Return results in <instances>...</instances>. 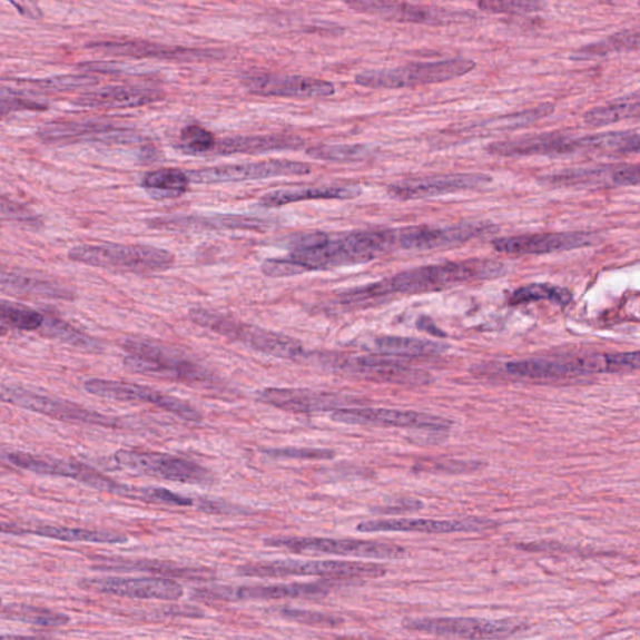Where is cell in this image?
I'll return each mask as SVG.
<instances>
[{"mask_svg":"<svg viewBox=\"0 0 640 640\" xmlns=\"http://www.w3.org/2000/svg\"><path fill=\"white\" fill-rule=\"evenodd\" d=\"M618 168V167H617ZM617 168H584V169H573L565 170L550 178L553 185L562 186H592L601 185L607 180L612 181L616 185V173Z\"/></svg>","mask_w":640,"mask_h":640,"instance_id":"cell-45","label":"cell"},{"mask_svg":"<svg viewBox=\"0 0 640 640\" xmlns=\"http://www.w3.org/2000/svg\"><path fill=\"white\" fill-rule=\"evenodd\" d=\"M328 583L270 585H216L195 589L193 597L203 602L278 601V599H322L331 592Z\"/></svg>","mask_w":640,"mask_h":640,"instance_id":"cell-10","label":"cell"},{"mask_svg":"<svg viewBox=\"0 0 640 640\" xmlns=\"http://www.w3.org/2000/svg\"><path fill=\"white\" fill-rule=\"evenodd\" d=\"M68 258L90 267L135 274L158 273L175 266V254L135 244H83L68 253Z\"/></svg>","mask_w":640,"mask_h":640,"instance_id":"cell-5","label":"cell"},{"mask_svg":"<svg viewBox=\"0 0 640 640\" xmlns=\"http://www.w3.org/2000/svg\"><path fill=\"white\" fill-rule=\"evenodd\" d=\"M258 400L274 408L297 414L334 412L358 404L349 395L298 388H266L258 393Z\"/></svg>","mask_w":640,"mask_h":640,"instance_id":"cell-22","label":"cell"},{"mask_svg":"<svg viewBox=\"0 0 640 640\" xmlns=\"http://www.w3.org/2000/svg\"><path fill=\"white\" fill-rule=\"evenodd\" d=\"M491 178L484 175H452L408 179L390 187V195L401 200H413L452 195L490 185Z\"/></svg>","mask_w":640,"mask_h":640,"instance_id":"cell-24","label":"cell"},{"mask_svg":"<svg viewBox=\"0 0 640 640\" xmlns=\"http://www.w3.org/2000/svg\"><path fill=\"white\" fill-rule=\"evenodd\" d=\"M95 52L111 57L169 60V62H209L225 58L217 49L187 48L140 39H108L88 45Z\"/></svg>","mask_w":640,"mask_h":640,"instance_id":"cell-11","label":"cell"},{"mask_svg":"<svg viewBox=\"0 0 640 640\" xmlns=\"http://www.w3.org/2000/svg\"><path fill=\"white\" fill-rule=\"evenodd\" d=\"M307 154L318 160L354 163L370 158L372 150L364 146L337 145L312 147L307 150Z\"/></svg>","mask_w":640,"mask_h":640,"instance_id":"cell-48","label":"cell"},{"mask_svg":"<svg viewBox=\"0 0 640 640\" xmlns=\"http://www.w3.org/2000/svg\"><path fill=\"white\" fill-rule=\"evenodd\" d=\"M508 373L528 380H562L581 375L573 360H528L505 365Z\"/></svg>","mask_w":640,"mask_h":640,"instance_id":"cell-36","label":"cell"},{"mask_svg":"<svg viewBox=\"0 0 640 640\" xmlns=\"http://www.w3.org/2000/svg\"><path fill=\"white\" fill-rule=\"evenodd\" d=\"M8 464L17 469L46 475L66 476L90 486L99 472L76 461L49 459L24 452H10L7 455Z\"/></svg>","mask_w":640,"mask_h":640,"instance_id":"cell-31","label":"cell"},{"mask_svg":"<svg viewBox=\"0 0 640 640\" xmlns=\"http://www.w3.org/2000/svg\"><path fill=\"white\" fill-rule=\"evenodd\" d=\"M419 327L420 329H423L431 334L443 335V333L439 328H436L435 325L430 319L425 318L420 319Z\"/></svg>","mask_w":640,"mask_h":640,"instance_id":"cell-58","label":"cell"},{"mask_svg":"<svg viewBox=\"0 0 640 640\" xmlns=\"http://www.w3.org/2000/svg\"><path fill=\"white\" fill-rule=\"evenodd\" d=\"M273 459L302 460V461H325L333 460L335 453L331 450L319 449H276L264 451Z\"/></svg>","mask_w":640,"mask_h":640,"instance_id":"cell-53","label":"cell"},{"mask_svg":"<svg viewBox=\"0 0 640 640\" xmlns=\"http://www.w3.org/2000/svg\"><path fill=\"white\" fill-rule=\"evenodd\" d=\"M135 500L171 506L196 505L195 500H191V498L157 486L137 488Z\"/></svg>","mask_w":640,"mask_h":640,"instance_id":"cell-51","label":"cell"},{"mask_svg":"<svg viewBox=\"0 0 640 640\" xmlns=\"http://www.w3.org/2000/svg\"><path fill=\"white\" fill-rule=\"evenodd\" d=\"M0 605H2V599H0Z\"/></svg>","mask_w":640,"mask_h":640,"instance_id":"cell-62","label":"cell"},{"mask_svg":"<svg viewBox=\"0 0 640 640\" xmlns=\"http://www.w3.org/2000/svg\"><path fill=\"white\" fill-rule=\"evenodd\" d=\"M488 151L502 157L562 156L583 151L582 138L545 134L521 139L498 141Z\"/></svg>","mask_w":640,"mask_h":640,"instance_id":"cell-26","label":"cell"},{"mask_svg":"<svg viewBox=\"0 0 640 640\" xmlns=\"http://www.w3.org/2000/svg\"><path fill=\"white\" fill-rule=\"evenodd\" d=\"M38 138L47 145H134L141 137L134 129L100 121L59 120L38 131Z\"/></svg>","mask_w":640,"mask_h":640,"instance_id":"cell-13","label":"cell"},{"mask_svg":"<svg viewBox=\"0 0 640 640\" xmlns=\"http://www.w3.org/2000/svg\"><path fill=\"white\" fill-rule=\"evenodd\" d=\"M189 319L199 327L246 345L252 351L269 355V357L297 360L304 355L303 344L289 335L263 329L257 325L243 323L216 311L195 308L189 312Z\"/></svg>","mask_w":640,"mask_h":640,"instance_id":"cell-4","label":"cell"},{"mask_svg":"<svg viewBox=\"0 0 640 640\" xmlns=\"http://www.w3.org/2000/svg\"><path fill=\"white\" fill-rule=\"evenodd\" d=\"M7 334V328L4 327V325L0 324V337H3V335Z\"/></svg>","mask_w":640,"mask_h":640,"instance_id":"cell-60","label":"cell"},{"mask_svg":"<svg viewBox=\"0 0 640 640\" xmlns=\"http://www.w3.org/2000/svg\"><path fill=\"white\" fill-rule=\"evenodd\" d=\"M492 526L491 522L482 520L435 521V520H377L362 522L357 531L362 533L403 532L445 534L460 532H476Z\"/></svg>","mask_w":640,"mask_h":640,"instance_id":"cell-28","label":"cell"},{"mask_svg":"<svg viewBox=\"0 0 640 640\" xmlns=\"http://www.w3.org/2000/svg\"><path fill=\"white\" fill-rule=\"evenodd\" d=\"M639 42L638 30L624 29L622 32H617L597 43L577 49L571 59L574 62H585V60L603 58L619 52H637Z\"/></svg>","mask_w":640,"mask_h":640,"instance_id":"cell-38","label":"cell"},{"mask_svg":"<svg viewBox=\"0 0 640 640\" xmlns=\"http://www.w3.org/2000/svg\"><path fill=\"white\" fill-rule=\"evenodd\" d=\"M472 59H446L439 62L410 63L397 68L368 70L355 76L354 83L371 89H403L439 85L473 72Z\"/></svg>","mask_w":640,"mask_h":640,"instance_id":"cell-6","label":"cell"},{"mask_svg":"<svg viewBox=\"0 0 640 640\" xmlns=\"http://www.w3.org/2000/svg\"><path fill=\"white\" fill-rule=\"evenodd\" d=\"M0 533L12 535L33 534L63 542H87L99 544H121L127 543L128 538L124 534L107 531H90L83 528H68L56 525H38L26 528L12 523H0Z\"/></svg>","mask_w":640,"mask_h":640,"instance_id":"cell-32","label":"cell"},{"mask_svg":"<svg viewBox=\"0 0 640 640\" xmlns=\"http://www.w3.org/2000/svg\"><path fill=\"white\" fill-rule=\"evenodd\" d=\"M322 363L337 372L368 381L397 384H425L430 375L405 367L391 355H365V357H341V355H322Z\"/></svg>","mask_w":640,"mask_h":640,"instance_id":"cell-15","label":"cell"},{"mask_svg":"<svg viewBox=\"0 0 640 640\" xmlns=\"http://www.w3.org/2000/svg\"><path fill=\"white\" fill-rule=\"evenodd\" d=\"M640 115L639 91L603 107L587 111L584 124L589 127H605L627 119H638Z\"/></svg>","mask_w":640,"mask_h":640,"instance_id":"cell-39","label":"cell"},{"mask_svg":"<svg viewBox=\"0 0 640 640\" xmlns=\"http://www.w3.org/2000/svg\"><path fill=\"white\" fill-rule=\"evenodd\" d=\"M95 568L99 571L144 572L161 578L188 579V581H210L216 577V573L207 568L181 567L159 561L125 560V558H99Z\"/></svg>","mask_w":640,"mask_h":640,"instance_id":"cell-30","label":"cell"},{"mask_svg":"<svg viewBox=\"0 0 640 640\" xmlns=\"http://www.w3.org/2000/svg\"><path fill=\"white\" fill-rule=\"evenodd\" d=\"M584 151L609 155L638 154L640 139L637 130L608 131L583 138Z\"/></svg>","mask_w":640,"mask_h":640,"instance_id":"cell-41","label":"cell"},{"mask_svg":"<svg viewBox=\"0 0 640 640\" xmlns=\"http://www.w3.org/2000/svg\"><path fill=\"white\" fill-rule=\"evenodd\" d=\"M217 144V138L205 127L190 125L183 128L179 137V148L190 156L210 155Z\"/></svg>","mask_w":640,"mask_h":640,"instance_id":"cell-47","label":"cell"},{"mask_svg":"<svg viewBox=\"0 0 640 640\" xmlns=\"http://www.w3.org/2000/svg\"><path fill=\"white\" fill-rule=\"evenodd\" d=\"M39 332L46 337L72 345V347L81 351L99 353L104 349L98 339L90 337L89 334L79 331L75 325L63 319L50 316V314H45V323Z\"/></svg>","mask_w":640,"mask_h":640,"instance_id":"cell-40","label":"cell"},{"mask_svg":"<svg viewBox=\"0 0 640 640\" xmlns=\"http://www.w3.org/2000/svg\"><path fill=\"white\" fill-rule=\"evenodd\" d=\"M7 455V452L0 450V465L8 464Z\"/></svg>","mask_w":640,"mask_h":640,"instance_id":"cell-59","label":"cell"},{"mask_svg":"<svg viewBox=\"0 0 640 640\" xmlns=\"http://www.w3.org/2000/svg\"><path fill=\"white\" fill-rule=\"evenodd\" d=\"M190 179L186 171L176 168H160L147 173L141 179V187L151 198L176 199L186 195Z\"/></svg>","mask_w":640,"mask_h":640,"instance_id":"cell-37","label":"cell"},{"mask_svg":"<svg viewBox=\"0 0 640 640\" xmlns=\"http://www.w3.org/2000/svg\"><path fill=\"white\" fill-rule=\"evenodd\" d=\"M572 299V294L565 288L551 286V284H530V286L516 289L510 299L512 306L518 304H525L536 301H551L557 304L569 303Z\"/></svg>","mask_w":640,"mask_h":640,"instance_id":"cell-46","label":"cell"},{"mask_svg":"<svg viewBox=\"0 0 640 640\" xmlns=\"http://www.w3.org/2000/svg\"><path fill=\"white\" fill-rule=\"evenodd\" d=\"M504 264L488 259H466L433 266H424L385 278L368 286L353 288L339 296L343 306H358L373 299L394 296H415V294L433 293L464 283L490 280L502 277Z\"/></svg>","mask_w":640,"mask_h":640,"instance_id":"cell-2","label":"cell"},{"mask_svg":"<svg viewBox=\"0 0 640 640\" xmlns=\"http://www.w3.org/2000/svg\"><path fill=\"white\" fill-rule=\"evenodd\" d=\"M355 12L378 17L392 22L432 27L460 22L461 14L432 6L412 4L402 0H345Z\"/></svg>","mask_w":640,"mask_h":640,"instance_id":"cell-20","label":"cell"},{"mask_svg":"<svg viewBox=\"0 0 640 640\" xmlns=\"http://www.w3.org/2000/svg\"><path fill=\"white\" fill-rule=\"evenodd\" d=\"M403 627L412 632L466 639L506 638L521 632L522 624L491 622L474 618H421L405 619Z\"/></svg>","mask_w":640,"mask_h":640,"instance_id":"cell-17","label":"cell"},{"mask_svg":"<svg viewBox=\"0 0 640 640\" xmlns=\"http://www.w3.org/2000/svg\"><path fill=\"white\" fill-rule=\"evenodd\" d=\"M593 236L589 233H542L498 238L493 248L508 256H543L557 252H567L592 246Z\"/></svg>","mask_w":640,"mask_h":640,"instance_id":"cell-23","label":"cell"},{"mask_svg":"<svg viewBox=\"0 0 640 640\" xmlns=\"http://www.w3.org/2000/svg\"><path fill=\"white\" fill-rule=\"evenodd\" d=\"M302 139L291 136H244L217 139L213 156L258 155L274 150L298 149Z\"/></svg>","mask_w":640,"mask_h":640,"instance_id":"cell-35","label":"cell"},{"mask_svg":"<svg viewBox=\"0 0 640 640\" xmlns=\"http://www.w3.org/2000/svg\"><path fill=\"white\" fill-rule=\"evenodd\" d=\"M237 574L249 578L322 577L332 581H361L387 574V568L374 563L342 561H276L247 563Z\"/></svg>","mask_w":640,"mask_h":640,"instance_id":"cell-7","label":"cell"},{"mask_svg":"<svg viewBox=\"0 0 640 640\" xmlns=\"http://www.w3.org/2000/svg\"><path fill=\"white\" fill-rule=\"evenodd\" d=\"M165 93L156 88L144 86H115L87 91L73 104L83 108L127 109L156 104Z\"/></svg>","mask_w":640,"mask_h":640,"instance_id":"cell-27","label":"cell"},{"mask_svg":"<svg viewBox=\"0 0 640 640\" xmlns=\"http://www.w3.org/2000/svg\"><path fill=\"white\" fill-rule=\"evenodd\" d=\"M375 349L382 354L402 355V357H420V355H432L442 353L443 344L405 337H381L374 342Z\"/></svg>","mask_w":640,"mask_h":640,"instance_id":"cell-43","label":"cell"},{"mask_svg":"<svg viewBox=\"0 0 640 640\" xmlns=\"http://www.w3.org/2000/svg\"><path fill=\"white\" fill-rule=\"evenodd\" d=\"M218 2H229V3H235V2H240V0H218Z\"/></svg>","mask_w":640,"mask_h":640,"instance_id":"cell-61","label":"cell"},{"mask_svg":"<svg viewBox=\"0 0 640 640\" xmlns=\"http://www.w3.org/2000/svg\"><path fill=\"white\" fill-rule=\"evenodd\" d=\"M128 353L125 365L135 373L185 384H215V377L187 355L166 345L129 338L124 345Z\"/></svg>","mask_w":640,"mask_h":640,"instance_id":"cell-3","label":"cell"},{"mask_svg":"<svg viewBox=\"0 0 640 640\" xmlns=\"http://www.w3.org/2000/svg\"><path fill=\"white\" fill-rule=\"evenodd\" d=\"M397 247L398 230H361L337 237H329L325 233H308L294 239L288 257L264 260L260 268L268 277H293L367 263Z\"/></svg>","mask_w":640,"mask_h":640,"instance_id":"cell-1","label":"cell"},{"mask_svg":"<svg viewBox=\"0 0 640 640\" xmlns=\"http://www.w3.org/2000/svg\"><path fill=\"white\" fill-rule=\"evenodd\" d=\"M479 8L491 14L523 16L540 12L543 0H479Z\"/></svg>","mask_w":640,"mask_h":640,"instance_id":"cell-49","label":"cell"},{"mask_svg":"<svg viewBox=\"0 0 640 640\" xmlns=\"http://www.w3.org/2000/svg\"><path fill=\"white\" fill-rule=\"evenodd\" d=\"M361 191L357 185L277 189L266 193L259 199V205L264 208H277L309 200L352 199L358 197Z\"/></svg>","mask_w":640,"mask_h":640,"instance_id":"cell-34","label":"cell"},{"mask_svg":"<svg viewBox=\"0 0 640 640\" xmlns=\"http://www.w3.org/2000/svg\"><path fill=\"white\" fill-rule=\"evenodd\" d=\"M334 422L351 425L393 426V429L423 430L432 432L449 431L452 423L441 416L398 410L383 408H343L332 412Z\"/></svg>","mask_w":640,"mask_h":640,"instance_id":"cell-19","label":"cell"},{"mask_svg":"<svg viewBox=\"0 0 640 640\" xmlns=\"http://www.w3.org/2000/svg\"><path fill=\"white\" fill-rule=\"evenodd\" d=\"M288 621L318 628H337L343 624V619L328 613L303 611V609L282 608L279 611Z\"/></svg>","mask_w":640,"mask_h":640,"instance_id":"cell-50","label":"cell"},{"mask_svg":"<svg viewBox=\"0 0 640 640\" xmlns=\"http://www.w3.org/2000/svg\"><path fill=\"white\" fill-rule=\"evenodd\" d=\"M0 401L58 421L99 425L106 426V429H118L119 426V422L116 419H111V416L89 411L85 406L72 402L47 397V395L13 387V385L0 387Z\"/></svg>","mask_w":640,"mask_h":640,"instance_id":"cell-16","label":"cell"},{"mask_svg":"<svg viewBox=\"0 0 640 640\" xmlns=\"http://www.w3.org/2000/svg\"><path fill=\"white\" fill-rule=\"evenodd\" d=\"M242 85L259 97L319 99L335 93L331 81L304 76L254 73L243 77Z\"/></svg>","mask_w":640,"mask_h":640,"instance_id":"cell-21","label":"cell"},{"mask_svg":"<svg viewBox=\"0 0 640 640\" xmlns=\"http://www.w3.org/2000/svg\"><path fill=\"white\" fill-rule=\"evenodd\" d=\"M45 314L22 304L0 299V324L10 328L35 332L42 328Z\"/></svg>","mask_w":640,"mask_h":640,"instance_id":"cell-44","label":"cell"},{"mask_svg":"<svg viewBox=\"0 0 640 640\" xmlns=\"http://www.w3.org/2000/svg\"><path fill=\"white\" fill-rule=\"evenodd\" d=\"M420 466L423 470V472L439 471V472H449V473H451V472L452 473H461V472H466V471L473 470L472 463L456 462V461L432 462V465L429 463H425L424 465L420 464Z\"/></svg>","mask_w":640,"mask_h":640,"instance_id":"cell-55","label":"cell"},{"mask_svg":"<svg viewBox=\"0 0 640 640\" xmlns=\"http://www.w3.org/2000/svg\"><path fill=\"white\" fill-rule=\"evenodd\" d=\"M264 544L282 548L297 554H329L367 558V560H402L404 548L397 544L361 540H333V538L277 535L264 540Z\"/></svg>","mask_w":640,"mask_h":640,"instance_id":"cell-8","label":"cell"},{"mask_svg":"<svg viewBox=\"0 0 640 640\" xmlns=\"http://www.w3.org/2000/svg\"><path fill=\"white\" fill-rule=\"evenodd\" d=\"M312 171L307 163L287 159L246 163V165H227L200 168L187 171L190 183L197 185H221V183H240L278 177L306 176Z\"/></svg>","mask_w":640,"mask_h":640,"instance_id":"cell-14","label":"cell"},{"mask_svg":"<svg viewBox=\"0 0 640 640\" xmlns=\"http://www.w3.org/2000/svg\"><path fill=\"white\" fill-rule=\"evenodd\" d=\"M0 217L32 228L43 227L42 219L32 209L2 195H0Z\"/></svg>","mask_w":640,"mask_h":640,"instance_id":"cell-52","label":"cell"},{"mask_svg":"<svg viewBox=\"0 0 640 640\" xmlns=\"http://www.w3.org/2000/svg\"><path fill=\"white\" fill-rule=\"evenodd\" d=\"M116 462L124 469L154 479L193 485H213L216 476L196 462L159 452L126 451L115 454Z\"/></svg>","mask_w":640,"mask_h":640,"instance_id":"cell-9","label":"cell"},{"mask_svg":"<svg viewBox=\"0 0 640 640\" xmlns=\"http://www.w3.org/2000/svg\"><path fill=\"white\" fill-rule=\"evenodd\" d=\"M616 185L618 186H632L639 185V167L638 166H623L618 167L616 175Z\"/></svg>","mask_w":640,"mask_h":640,"instance_id":"cell-57","label":"cell"},{"mask_svg":"<svg viewBox=\"0 0 640 640\" xmlns=\"http://www.w3.org/2000/svg\"><path fill=\"white\" fill-rule=\"evenodd\" d=\"M0 616L10 619V621L47 628L65 627L70 622V618L63 613L27 604H12L0 608Z\"/></svg>","mask_w":640,"mask_h":640,"instance_id":"cell-42","label":"cell"},{"mask_svg":"<svg viewBox=\"0 0 640 640\" xmlns=\"http://www.w3.org/2000/svg\"><path fill=\"white\" fill-rule=\"evenodd\" d=\"M85 388L88 393L97 395V397L150 404L191 423H200L203 421L201 413L197 411L195 406L177 397H171L169 394L147 387V385L107 380H90L85 383Z\"/></svg>","mask_w":640,"mask_h":640,"instance_id":"cell-12","label":"cell"},{"mask_svg":"<svg viewBox=\"0 0 640 640\" xmlns=\"http://www.w3.org/2000/svg\"><path fill=\"white\" fill-rule=\"evenodd\" d=\"M79 585L86 591L144 601H179L185 589L170 578H95L85 579Z\"/></svg>","mask_w":640,"mask_h":640,"instance_id":"cell-18","label":"cell"},{"mask_svg":"<svg viewBox=\"0 0 640 640\" xmlns=\"http://www.w3.org/2000/svg\"><path fill=\"white\" fill-rule=\"evenodd\" d=\"M599 2H601V0H599ZM602 2H603V0H602Z\"/></svg>","mask_w":640,"mask_h":640,"instance_id":"cell-63","label":"cell"},{"mask_svg":"<svg viewBox=\"0 0 640 640\" xmlns=\"http://www.w3.org/2000/svg\"><path fill=\"white\" fill-rule=\"evenodd\" d=\"M45 106L35 104V101L13 98H0V119L19 110H43Z\"/></svg>","mask_w":640,"mask_h":640,"instance_id":"cell-54","label":"cell"},{"mask_svg":"<svg viewBox=\"0 0 640 640\" xmlns=\"http://www.w3.org/2000/svg\"><path fill=\"white\" fill-rule=\"evenodd\" d=\"M20 16L28 19L39 20L43 18L42 8H40V0H8Z\"/></svg>","mask_w":640,"mask_h":640,"instance_id":"cell-56","label":"cell"},{"mask_svg":"<svg viewBox=\"0 0 640 640\" xmlns=\"http://www.w3.org/2000/svg\"><path fill=\"white\" fill-rule=\"evenodd\" d=\"M482 226L452 228L413 227L398 230V246L406 250H432L453 247L482 235Z\"/></svg>","mask_w":640,"mask_h":640,"instance_id":"cell-29","label":"cell"},{"mask_svg":"<svg viewBox=\"0 0 640 640\" xmlns=\"http://www.w3.org/2000/svg\"><path fill=\"white\" fill-rule=\"evenodd\" d=\"M0 292L18 297L55 301H75L77 298L76 291L62 282L6 266H0Z\"/></svg>","mask_w":640,"mask_h":640,"instance_id":"cell-25","label":"cell"},{"mask_svg":"<svg viewBox=\"0 0 640 640\" xmlns=\"http://www.w3.org/2000/svg\"><path fill=\"white\" fill-rule=\"evenodd\" d=\"M149 227L165 230L189 229H228V230H262L267 229L266 220L246 216L216 217H161L149 221Z\"/></svg>","mask_w":640,"mask_h":640,"instance_id":"cell-33","label":"cell"}]
</instances>
